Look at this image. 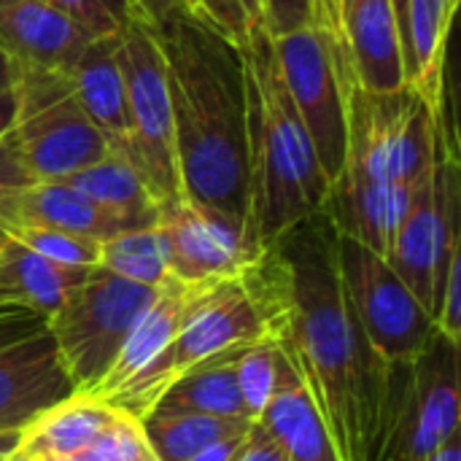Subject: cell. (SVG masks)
<instances>
[{
  "label": "cell",
  "mask_w": 461,
  "mask_h": 461,
  "mask_svg": "<svg viewBox=\"0 0 461 461\" xmlns=\"http://www.w3.org/2000/svg\"><path fill=\"white\" fill-rule=\"evenodd\" d=\"M267 338L297 370L338 461H373L389 362L362 332L338 273L327 211L289 227L240 276Z\"/></svg>",
  "instance_id": "obj_1"
},
{
  "label": "cell",
  "mask_w": 461,
  "mask_h": 461,
  "mask_svg": "<svg viewBox=\"0 0 461 461\" xmlns=\"http://www.w3.org/2000/svg\"><path fill=\"white\" fill-rule=\"evenodd\" d=\"M138 5L165 62L181 200L246 227L243 46L170 0H138Z\"/></svg>",
  "instance_id": "obj_2"
},
{
  "label": "cell",
  "mask_w": 461,
  "mask_h": 461,
  "mask_svg": "<svg viewBox=\"0 0 461 461\" xmlns=\"http://www.w3.org/2000/svg\"><path fill=\"white\" fill-rule=\"evenodd\" d=\"M435 159V113L416 92L405 86L375 95L351 84L346 162L330 186L324 211L338 232L386 257Z\"/></svg>",
  "instance_id": "obj_3"
},
{
  "label": "cell",
  "mask_w": 461,
  "mask_h": 461,
  "mask_svg": "<svg viewBox=\"0 0 461 461\" xmlns=\"http://www.w3.org/2000/svg\"><path fill=\"white\" fill-rule=\"evenodd\" d=\"M249 135V240L273 246L289 227L324 211L330 178L281 78L273 35L257 24L243 41Z\"/></svg>",
  "instance_id": "obj_4"
},
{
  "label": "cell",
  "mask_w": 461,
  "mask_h": 461,
  "mask_svg": "<svg viewBox=\"0 0 461 461\" xmlns=\"http://www.w3.org/2000/svg\"><path fill=\"white\" fill-rule=\"evenodd\" d=\"M459 432V343L435 332L408 362H389L373 461H427Z\"/></svg>",
  "instance_id": "obj_5"
},
{
  "label": "cell",
  "mask_w": 461,
  "mask_h": 461,
  "mask_svg": "<svg viewBox=\"0 0 461 461\" xmlns=\"http://www.w3.org/2000/svg\"><path fill=\"white\" fill-rule=\"evenodd\" d=\"M157 294L159 289L124 281L105 267H92L84 284L46 319V330L76 392L95 394L103 386L124 340Z\"/></svg>",
  "instance_id": "obj_6"
},
{
  "label": "cell",
  "mask_w": 461,
  "mask_h": 461,
  "mask_svg": "<svg viewBox=\"0 0 461 461\" xmlns=\"http://www.w3.org/2000/svg\"><path fill=\"white\" fill-rule=\"evenodd\" d=\"M276 62L324 176H340L348 143V89L354 84L343 38L324 24H305L273 38Z\"/></svg>",
  "instance_id": "obj_7"
},
{
  "label": "cell",
  "mask_w": 461,
  "mask_h": 461,
  "mask_svg": "<svg viewBox=\"0 0 461 461\" xmlns=\"http://www.w3.org/2000/svg\"><path fill=\"white\" fill-rule=\"evenodd\" d=\"M16 97L11 135L32 184L68 181L111 151L81 108L68 73L19 70Z\"/></svg>",
  "instance_id": "obj_8"
},
{
  "label": "cell",
  "mask_w": 461,
  "mask_h": 461,
  "mask_svg": "<svg viewBox=\"0 0 461 461\" xmlns=\"http://www.w3.org/2000/svg\"><path fill=\"white\" fill-rule=\"evenodd\" d=\"M265 335L267 332L262 316L240 278L221 281L192 313V319L176 332V338L162 348V354L119 392L103 397V402L140 421L173 381H178L197 365L219 354L243 348Z\"/></svg>",
  "instance_id": "obj_9"
},
{
  "label": "cell",
  "mask_w": 461,
  "mask_h": 461,
  "mask_svg": "<svg viewBox=\"0 0 461 461\" xmlns=\"http://www.w3.org/2000/svg\"><path fill=\"white\" fill-rule=\"evenodd\" d=\"M119 65L127 92V122L130 140L124 159L146 181L154 200L162 205L181 200L173 113L167 97V76L159 49L140 14L127 22L119 32Z\"/></svg>",
  "instance_id": "obj_10"
},
{
  "label": "cell",
  "mask_w": 461,
  "mask_h": 461,
  "mask_svg": "<svg viewBox=\"0 0 461 461\" xmlns=\"http://www.w3.org/2000/svg\"><path fill=\"white\" fill-rule=\"evenodd\" d=\"M459 154L440 151L429 181L413 194L386 262L405 281L438 327L448 265L461 254Z\"/></svg>",
  "instance_id": "obj_11"
},
{
  "label": "cell",
  "mask_w": 461,
  "mask_h": 461,
  "mask_svg": "<svg viewBox=\"0 0 461 461\" xmlns=\"http://www.w3.org/2000/svg\"><path fill=\"white\" fill-rule=\"evenodd\" d=\"M338 273L346 300L384 362L416 359L438 327L386 257L338 232Z\"/></svg>",
  "instance_id": "obj_12"
},
{
  "label": "cell",
  "mask_w": 461,
  "mask_h": 461,
  "mask_svg": "<svg viewBox=\"0 0 461 461\" xmlns=\"http://www.w3.org/2000/svg\"><path fill=\"white\" fill-rule=\"evenodd\" d=\"M157 227L167 240L170 276L181 284L240 278L262 254L246 227L186 200L162 205Z\"/></svg>",
  "instance_id": "obj_13"
},
{
  "label": "cell",
  "mask_w": 461,
  "mask_h": 461,
  "mask_svg": "<svg viewBox=\"0 0 461 461\" xmlns=\"http://www.w3.org/2000/svg\"><path fill=\"white\" fill-rule=\"evenodd\" d=\"M338 27L359 89L386 95L408 86L405 35L392 0H340Z\"/></svg>",
  "instance_id": "obj_14"
},
{
  "label": "cell",
  "mask_w": 461,
  "mask_h": 461,
  "mask_svg": "<svg viewBox=\"0 0 461 461\" xmlns=\"http://www.w3.org/2000/svg\"><path fill=\"white\" fill-rule=\"evenodd\" d=\"M76 394L49 330L0 351V432L24 429Z\"/></svg>",
  "instance_id": "obj_15"
},
{
  "label": "cell",
  "mask_w": 461,
  "mask_h": 461,
  "mask_svg": "<svg viewBox=\"0 0 461 461\" xmlns=\"http://www.w3.org/2000/svg\"><path fill=\"white\" fill-rule=\"evenodd\" d=\"M92 38L43 0H0V51L19 70L68 73Z\"/></svg>",
  "instance_id": "obj_16"
},
{
  "label": "cell",
  "mask_w": 461,
  "mask_h": 461,
  "mask_svg": "<svg viewBox=\"0 0 461 461\" xmlns=\"http://www.w3.org/2000/svg\"><path fill=\"white\" fill-rule=\"evenodd\" d=\"M219 284L221 281H211V284H181V281L170 278L159 289V294L149 305V311L138 319L135 330L124 340V346H122L113 367L108 370V375H105L103 386L95 392V397L103 400V397L119 392L140 370H146L162 354V348L176 338V332L192 319V313L208 300V294Z\"/></svg>",
  "instance_id": "obj_17"
},
{
  "label": "cell",
  "mask_w": 461,
  "mask_h": 461,
  "mask_svg": "<svg viewBox=\"0 0 461 461\" xmlns=\"http://www.w3.org/2000/svg\"><path fill=\"white\" fill-rule=\"evenodd\" d=\"M68 78L81 108L103 132L108 149L124 157L130 140V122L124 76L119 65V35L92 38L76 65L68 70Z\"/></svg>",
  "instance_id": "obj_18"
},
{
  "label": "cell",
  "mask_w": 461,
  "mask_h": 461,
  "mask_svg": "<svg viewBox=\"0 0 461 461\" xmlns=\"http://www.w3.org/2000/svg\"><path fill=\"white\" fill-rule=\"evenodd\" d=\"M456 8L459 0H408L405 14L408 89L432 108L435 119L448 103L446 54Z\"/></svg>",
  "instance_id": "obj_19"
},
{
  "label": "cell",
  "mask_w": 461,
  "mask_h": 461,
  "mask_svg": "<svg viewBox=\"0 0 461 461\" xmlns=\"http://www.w3.org/2000/svg\"><path fill=\"white\" fill-rule=\"evenodd\" d=\"M259 424L273 435L289 461H338L330 432L297 370L278 348V375Z\"/></svg>",
  "instance_id": "obj_20"
},
{
  "label": "cell",
  "mask_w": 461,
  "mask_h": 461,
  "mask_svg": "<svg viewBox=\"0 0 461 461\" xmlns=\"http://www.w3.org/2000/svg\"><path fill=\"white\" fill-rule=\"evenodd\" d=\"M89 270L49 262L8 235L0 243V305H22L49 319Z\"/></svg>",
  "instance_id": "obj_21"
},
{
  "label": "cell",
  "mask_w": 461,
  "mask_h": 461,
  "mask_svg": "<svg viewBox=\"0 0 461 461\" xmlns=\"http://www.w3.org/2000/svg\"><path fill=\"white\" fill-rule=\"evenodd\" d=\"M113 416L116 408L95 394L76 392L22 429L19 451L30 459H76L113 421Z\"/></svg>",
  "instance_id": "obj_22"
},
{
  "label": "cell",
  "mask_w": 461,
  "mask_h": 461,
  "mask_svg": "<svg viewBox=\"0 0 461 461\" xmlns=\"http://www.w3.org/2000/svg\"><path fill=\"white\" fill-rule=\"evenodd\" d=\"M19 224L54 227L73 235L95 238L100 243L122 232H132L124 219L100 208L68 181H43L27 186L19 200Z\"/></svg>",
  "instance_id": "obj_23"
},
{
  "label": "cell",
  "mask_w": 461,
  "mask_h": 461,
  "mask_svg": "<svg viewBox=\"0 0 461 461\" xmlns=\"http://www.w3.org/2000/svg\"><path fill=\"white\" fill-rule=\"evenodd\" d=\"M243 348L219 354L173 381L149 413H203L216 419H246L235 384V359Z\"/></svg>",
  "instance_id": "obj_24"
},
{
  "label": "cell",
  "mask_w": 461,
  "mask_h": 461,
  "mask_svg": "<svg viewBox=\"0 0 461 461\" xmlns=\"http://www.w3.org/2000/svg\"><path fill=\"white\" fill-rule=\"evenodd\" d=\"M68 184L84 192L100 208L124 219L132 230L154 227L159 221V203L138 170L116 151H108L100 162L70 176Z\"/></svg>",
  "instance_id": "obj_25"
},
{
  "label": "cell",
  "mask_w": 461,
  "mask_h": 461,
  "mask_svg": "<svg viewBox=\"0 0 461 461\" xmlns=\"http://www.w3.org/2000/svg\"><path fill=\"white\" fill-rule=\"evenodd\" d=\"M249 419H216L203 413H149L140 429L157 461H189L205 446L249 432Z\"/></svg>",
  "instance_id": "obj_26"
},
{
  "label": "cell",
  "mask_w": 461,
  "mask_h": 461,
  "mask_svg": "<svg viewBox=\"0 0 461 461\" xmlns=\"http://www.w3.org/2000/svg\"><path fill=\"white\" fill-rule=\"evenodd\" d=\"M97 267H105L119 278L149 289H162L173 278L167 262V240L157 224L105 240Z\"/></svg>",
  "instance_id": "obj_27"
},
{
  "label": "cell",
  "mask_w": 461,
  "mask_h": 461,
  "mask_svg": "<svg viewBox=\"0 0 461 461\" xmlns=\"http://www.w3.org/2000/svg\"><path fill=\"white\" fill-rule=\"evenodd\" d=\"M276 375H278V346L267 335L246 346L235 359V384L249 421H259V416L270 405V397L276 392Z\"/></svg>",
  "instance_id": "obj_28"
},
{
  "label": "cell",
  "mask_w": 461,
  "mask_h": 461,
  "mask_svg": "<svg viewBox=\"0 0 461 461\" xmlns=\"http://www.w3.org/2000/svg\"><path fill=\"white\" fill-rule=\"evenodd\" d=\"M8 235L19 240L24 249L65 267H97L100 265L103 243L95 238L73 235V232L54 230V227H38V224H16Z\"/></svg>",
  "instance_id": "obj_29"
},
{
  "label": "cell",
  "mask_w": 461,
  "mask_h": 461,
  "mask_svg": "<svg viewBox=\"0 0 461 461\" xmlns=\"http://www.w3.org/2000/svg\"><path fill=\"white\" fill-rule=\"evenodd\" d=\"M70 461H157V456L146 443L140 421L116 411L113 421L92 440V446Z\"/></svg>",
  "instance_id": "obj_30"
},
{
  "label": "cell",
  "mask_w": 461,
  "mask_h": 461,
  "mask_svg": "<svg viewBox=\"0 0 461 461\" xmlns=\"http://www.w3.org/2000/svg\"><path fill=\"white\" fill-rule=\"evenodd\" d=\"M78 22L89 35H119L138 11V0H43Z\"/></svg>",
  "instance_id": "obj_31"
},
{
  "label": "cell",
  "mask_w": 461,
  "mask_h": 461,
  "mask_svg": "<svg viewBox=\"0 0 461 461\" xmlns=\"http://www.w3.org/2000/svg\"><path fill=\"white\" fill-rule=\"evenodd\" d=\"M32 186V178L19 157L14 135L0 138V243L19 224V200L22 192Z\"/></svg>",
  "instance_id": "obj_32"
},
{
  "label": "cell",
  "mask_w": 461,
  "mask_h": 461,
  "mask_svg": "<svg viewBox=\"0 0 461 461\" xmlns=\"http://www.w3.org/2000/svg\"><path fill=\"white\" fill-rule=\"evenodd\" d=\"M170 3L184 8L186 14L213 24L219 32H224L227 38H232L240 46L249 38L251 27H249V19H246L240 0H170Z\"/></svg>",
  "instance_id": "obj_33"
},
{
  "label": "cell",
  "mask_w": 461,
  "mask_h": 461,
  "mask_svg": "<svg viewBox=\"0 0 461 461\" xmlns=\"http://www.w3.org/2000/svg\"><path fill=\"white\" fill-rule=\"evenodd\" d=\"M265 30L278 38L316 22V0H262Z\"/></svg>",
  "instance_id": "obj_34"
},
{
  "label": "cell",
  "mask_w": 461,
  "mask_h": 461,
  "mask_svg": "<svg viewBox=\"0 0 461 461\" xmlns=\"http://www.w3.org/2000/svg\"><path fill=\"white\" fill-rule=\"evenodd\" d=\"M43 330H46V316L22 305H0V351Z\"/></svg>",
  "instance_id": "obj_35"
},
{
  "label": "cell",
  "mask_w": 461,
  "mask_h": 461,
  "mask_svg": "<svg viewBox=\"0 0 461 461\" xmlns=\"http://www.w3.org/2000/svg\"><path fill=\"white\" fill-rule=\"evenodd\" d=\"M232 461H289L284 448L273 440V435L259 424L254 421L240 443V448L235 451Z\"/></svg>",
  "instance_id": "obj_36"
},
{
  "label": "cell",
  "mask_w": 461,
  "mask_h": 461,
  "mask_svg": "<svg viewBox=\"0 0 461 461\" xmlns=\"http://www.w3.org/2000/svg\"><path fill=\"white\" fill-rule=\"evenodd\" d=\"M243 438H246V432H243V435H238V438L216 440V443L205 446L197 456H192L189 461H232L235 451H238V448H240V443H243Z\"/></svg>",
  "instance_id": "obj_37"
},
{
  "label": "cell",
  "mask_w": 461,
  "mask_h": 461,
  "mask_svg": "<svg viewBox=\"0 0 461 461\" xmlns=\"http://www.w3.org/2000/svg\"><path fill=\"white\" fill-rule=\"evenodd\" d=\"M16 108H19V97H16V86H14L11 92L0 95V138H5L14 130Z\"/></svg>",
  "instance_id": "obj_38"
},
{
  "label": "cell",
  "mask_w": 461,
  "mask_h": 461,
  "mask_svg": "<svg viewBox=\"0 0 461 461\" xmlns=\"http://www.w3.org/2000/svg\"><path fill=\"white\" fill-rule=\"evenodd\" d=\"M338 11H340V0H316V24L330 27L338 38H340V27H338Z\"/></svg>",
  "instance_id": "obj_39"
},
{
  "label": "cell",
  "mask_w": 461,
  "mask_h": 461,
  "mask_svg": "<svg viewBox=\"0 0 461 461\" xmlns=\"http://www.w3.org/2000/svg\"><path fill=\"white\" fill-rule=\"evenodd\" d=\"M19 81V68L0 51V95L11 92Z\"/></svg>",
  "instance_id": "obj_40"
},
{
  "label": "cell",
  "mask_w": 461,
  "mask_h": 461,
  "mask_svg": "<svg viewBox=\"0 0 461 461\" xmlns=\"http://www.w3.org/2000/svg\"><path fill=\"white\" fill-rule=\"evenodd\" d=\"M427 461H461V438L459 432L456 435H451L432 456Z\"/></svg>",
  "instance_id": "obj_41"
},
{
  "label": "cell",
  "mask_w": 461,
  "mask_h": 461,
  "mask_svg": "<svg viewBox=\"0 0 461 461\" xmlns=\"http://www.w3.org/2000/svg\"><path fill=\"white\" fill-rule=\"evenodd\" d=\"M19 443H22V432L19 429L0 432V461H5L14 451H19Z\"/></svg>",
  "instance_id": "obj_42"
},
{
  "label": "cell",
  "mask_w": 461,
  "mask_h": 461,
  "mask_svg": "<svg viewBox=\"0 0 461 461\" xmlns=\"http://www.w3.org/2000/svg\"><path fill=\"white\" fill-rule=\"evenodd\" d=\"M243 11H246V19H249V27H257L262 24L265 27V16H262V0H240Z\"/></svg>",
  "instance_id": "obj_43"
},
{
  "label": "cell",
  "mask_w": 461,
  "mask_h": 461,
  "mask_svg": "<svg viewBox=\"0 0 461 461\" xmlns=\"http://www.w3.org/2000/svg\"><path fill=\"white\" fill-rule=\"evenodd\" d=\"M5 461H32V459H30L27 454H22V451H14V454H11Z\"/></svg>",
  "instance_id": "obj_44"
}]
</instances>
